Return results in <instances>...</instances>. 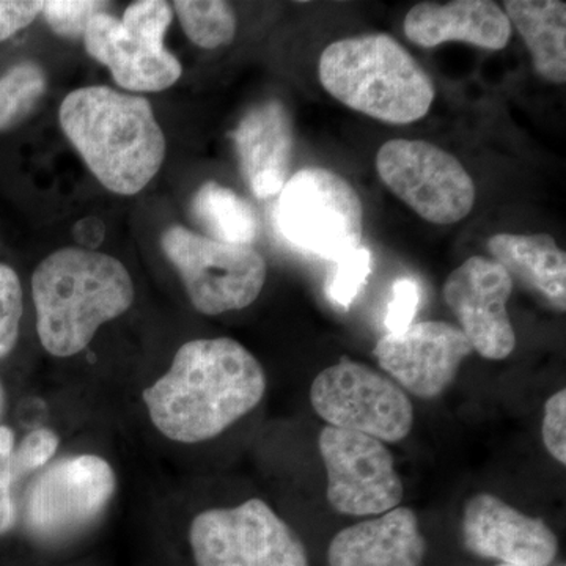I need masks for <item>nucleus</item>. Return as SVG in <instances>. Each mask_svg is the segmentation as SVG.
<instances>
[{
  "label": "nucleus",
  "mask_w": 566,
  "mask_h": 566,
  "mask_svg": "<svg viewBox=\"0 0 566 566\" xmlns=\"http://www.w3.org/2000/svg\"><path fill=\"white\" fill-rule=\"evenodd\" d=\"M427 542L415 510L390 512L338 532L327 549L329 566H422Z\"/></svg>",
  "instance_id": "nucleus-17"
},
{
  "label": "nucleus",
  "mask_w": 566,
  "mask_h": 566,
  "mask_svg": "<svg viewBox=\"0 0 566 566\" xmlns=\"http://www.w3.org/2000/svg\"><path fill=\"white\" fill-rule=\"evenodd\" d=\"M188 39L205 50L229 44L237 33V17L222 0H177L174 3Z\"/></svg>",
  "instance_id": "nucleus-22"
},
{
  "label": "nucleus",
  "mask_w": 566,
  "mask_h": 566,
  "mask_svg": "<svg viewBox=\"0 0 566 566\" xmlns=\"http://www.w3.org/2000/svg\"><path fill=\"white\" fill-rule=\"evenodd\" d=\"M172 20L174 11L170 3L163 0H140L125 10L120 21L129 32L148 41L153 46L166 48L164 36Z\"/></svg>",
  "instance_id": "nucleus-27"
},
{
  "label": "nucleus",
  "mask_w": 566,
  "mask_h": 566,
  "mask_svg": "<svg viewBox=\"0 0 566 566\" xmlns=\"http://www.w3.org/2000/svg\"><path fill=\"white\" fill-rule=\"evenodd\" d=\"M24 297L13 268L0 263V359L9 356L20 337Z\"/></svg>",
  "instance_id": "nucleus-25"
},
{
  "label": "nucleus",
  "mask_w": 566,
  "mask_h": 566,
  "mask_svg": "<svg viewBox=\"0 0 566 566\" xmlns=\"http://www.w3.org/2000/svg\"><path fill=\"white\" fill-rule=\"evenodd\" d=\"M3 406H6V392H3V386L0 382V417H2Z\"/></svg>",
  "instance_id": "nucleus-34"
},
{
  "label": "nucleus",
  "mask_w": 566,
  "mask_h": 566,
  "mask_svg": "<svg viewBox=\"0 0 566 566\" xmlns=\"http://www.w3.org/2000/svg\"><path fill=\"white\" fill-rule=\"evenodd\" d=\"M513 277L485 256H471L444 283V300L460 322L474 352L490 360H504L516 346L506 303Z\"/></svg>",
  "instance_id": "nucleus-12"
},
{
  "label": "nucleus",
  "mask_w": 566,
  "mask_h": 566,
  "mask_svg": "<svg viewBox=\"0 0 566 566\" xmlns=\"http://www.w3.org/2000/svg\"><path fill=\"white\" fill-rule=\"evenodd\" d=\"M115 491L117 475L106 458L95 453L63 458L29 490L25 526L43 545H65L103 515Z\"/></svg>",
  "instance_id": "nucleus-9"
},
{
  "label": "nucleus",
  "mask_w": 566,
  "mask_h": 566,
  "mask_svg": "<svg viewBox=\"0 0 566 566\" xmlns=\"http://www.w3.org/2000/svg\"><path fill=\"white\" fill-rule=\"evenodd\" d=\"M311 403L329 427L356 431L379 441H403L415 424L411 398L394 379L342 357L312 382Z\"/></svg>",
  "instance_id": "nucleus-8"
},
{
  "label": "nucleus",
  "mask_w": 566,
  "mask_h": 566,
  "mask_svg": "<svg viewBox=\"0 0 566 566\" xmlns=\"http://www.w3.org/2000/svg\"><path fill=\"white\" fill-rule=\"evenodd\" d=\"M74 238H76L81 244L95 248V245L102 243L104 238L103 222L96 218L82 219V221L77 222L76 227H74Z\"/></svg>",
  "instance_id": "nucleus-33"
},
{
  "label": "nucleus",
  "mask_w": 566,
  "mask_h": 566,
  "mask_svg": "<svg viewBox=\"0 0 566 566\" xmlns=\"http://www.w3.org/2000/svg\"><path fill=\"white\" fill-rule=\"evenodd\" d=\"M82 39L88 54L126 91L161 92L180 80L181 63L174 54L134 35L111 14L93 18Z\"/></svg>",
  "instance_id": "nucleus-16"
},
{
  "label": "nucleus",
  "mask_w": 566,
  "mask_h": 566,
  "mask_svg": "<svg viewBox=\"0 0 566 566\" xmlns=\"http://www.w3.org/2000/svg\"><path fill=\"white\" fill-rule=\"evenodd\" d=\"M497 566H516V565L499 564Z\"/></svg>",
  "instance_id": "nucleus-35"
},
{
  "label": "nucleus",
  "mask_w": 566,
  "mask_h": 566,
  "mask_svg": "<svg viewBox=\"0 0 566 566\" xmlns=\"http://www.w3.org/2000/svg\"><path fill=\"white\" fill-rule=\"evenodd\" d=\"M46 92V76L36 63L21 62L0 77V132L24 120Z\"/></svg>",
  "instance_id": "nucleus-23"
},
{
  "label": "nucleus",
  "mask_w": 566,
  "mask_h": 566,
  "mask_svg": "<svg viewBox=\"0 0 566 566\" xmlns=\"http://www.w3.org/2000/svg\"><path fill=\"white\" fill-rule=\"evenodd\" d=\"M420 303V289L416 281L405 277L394 283L392 300L387 305L386 327L389 333H401L415 323Z\"/></svg>",
  "instance_id": "nucleus-30"
},
{
  "label": "nucleus",
  "mask_w": 566,
  "mask_h": 566,
  "mask_svg": "<svg viewBox=\"0 0 566 566\" xmlns=\"http://www.w3.org/2000/svg\"><path fill=\"white\" fill-rule=\"evenodd\" d=\"M472 352L474 348L460 327L420 322L401 333L386 334L376 344L374 356L405 392L433 400L452 385Z\"/></svg>",
  "instance_id": "nucleus-13"
},
{
  "label": "nucleus",
  "mask_w": 566,
  "mask_h": 566,
  "mask_svg": "<svg viewBox=\"0 0 566 566\" xmlns=\"http://www.w3.org/2000/svg\"><path fill=\"white\" fill-rule=\"evenodd\" d=\"M134 283L120 260L66 248L51 253L32 275L36 334L51 356L84 352L103 324L134 303Z\"/></svg>",
  "instance_id": "nucleus-3"
},
{
  "label": "nucleus",
  "mask_w": 566,
  "mask_h": 566,
  "mask_svg": "<svg viewBox=\"0 0 566 566\" xmlns=\"http://www.w3.org/2000/svg\"><path fill=\"white\" fill-rule=\"evenodd\" d=\"M543 442L547 452L560 464H566V390L547 398L543 416Z\"/></svg>",
  "instance_id": "nucleus-31"
},
{
  "label": "nucleus",
  "mask_w": 566,
  "mask_h": 566,
  "mask_svg": "<svg viewBox=\"0 0 566 566\" xmlns=\"http://www.w3.org/2000/svg\"><path fill=\"white\" fill-rule=\"evenodd\" d=\"M63 133L109 191L140 192L166 158V137L144 96L104 85L80 88L63 99Z\"/></svg>",
  "instance_id": "nucleus-2"
},
{
  "label": "nucleus",
  "mask_w": 566,
  "mask_h": 566,
  "mask_svg": "<svg viewBox=\"0 0 566 566\" xmlns=\"http://www.w3.org/2000/svg\"><path fill=\"white\" fill-rule=\"evenodd\" d=\"M161 245L200 314L243 311L262 293L266 262L252 245L219 243L181 226L166 230Z\"/></svg>",
  "instance_id": "nucleus-7"
},
{
  "label": "nucleus",
  "mask_w": 566,
  "mask_h": 566,
  "mask_svg": "<svg viewBox=\"0 0 566 566\" xmlns=\"http://www.w3.org/2000/svg\"><path fill=\"white\" fill-rule=\"evenodd\" d=\"M266 389L262 364L240 342L197 338L178 348L142 400L158 433L193 446L226 433L262 403Z\"/></svg>",
  "instance_id": "nucleus-1"
},
{
  "label": "nucleus",
  "mask_w": 566,
  "mask_h": 566,
  "mask_svg": "<svg viewBox=\"0 0 566 566\" xmlns=\"http://www.w3.org/2000/svg\"><path fill=\"white\" fill-rule=\"evenodd\" d=\"M318 77L337 102L389 125L422 120L434 102L427 71L387 33L334 41L319 55Z\"/></svg>",
  "instance_id": "nucleus-4"
},
{
  "label": "nucleus",
  "mask_w": 566,
  "mask_h": 566,
  "mask_svg": "<svg viewBox=\"0 0 566 566\" xmlns=\"http://www.w3.org/2000/svg\"><path fill=\"white\" fill-rule=\"evenodd\" d=\"M169 557L172 566H311L300 535L259 497L203 510Z\"/></svg>",
  "instance_id": "nucleus-5"
},
{
  "label": "nucleus",
  "mask_w": 566,
  "mask_h": 566,
  "mask_svg": "<svg viewBox=\"0 0 566 566\" xmlns=\"http://www.w3.org/2000/svg\"><path fill=\"white\" fill-rule=\"evenodd\" d=\"M275 221L294 248L333 262L363 244L359 193L322 167H305L290 177L279 193Z\"/></svg>",
  "instance_id": "nucleus-6"
},
{
  "label": "nucleus",
  "mask_w": 566,
  "mask_h": 566,
  "mask_svg": "<svg viewBox=\"0 0 566 566\" xmlns=\"http://www.w3.org/2000/svg\"><path fill=\"white\" fill-rule=\"evenodd\" d=\"M43 2H17L0 0V41L31 25L41 13Z\"/></svg>",
  "instance_id": "nucleus-32"
},
{
  "label": "nucleus",
  "mask_w": 566,
  "mask_h": 566,
  "mask_svg": "<svg viewBox=\"0 0 566 566\" xmlns=\"http://www.w3.org/2000/svg\"><path fill=\"white\" fill-rule=\"evenodd\" d=\"M505 14L515 25L534 69L553 84L566 81V3L560 0H506Z\"/></svg>",
  "instance_id": "nucleus-20"
},
{
  "label": "nucleus",
  "mask_w": 566,
  "mask_h": 566,
  "mask_svg": "<svg viewBox=\"0 0 566 566\" xmlns=\"http://www.w3.org/2000/svg\"><path fill=\"white\" fill-rule=\"evenodd\" d=\"M403 29L417 46L461 41L488 51L504 50L513 32L505 11L490 0L420 2L406 14Z\"/></svg>",
  "instance_id": "nucleus-18"
},
{
  "label": "nucleus",
  "mask_w": 566,
  "mask_h": 566,
  "mask_svg": "<svg viewBox=\"0 0 566 566\" xmlns=\"http://www.w3.org/2000/svg\"><path fill=\"white\" fill-rule=\"evenodd\" d=\"M379 178L420 218L449 226L468 218L475 185L455 156L424 140L386 142L376 155Z\"/></svg>",
  "instance_id": "nucleus-10"
},
{
  "label": "nucleus",
  "mask_w": 566,
  "mask_h": 566,
  "mask_svg": "<svg viewBox=\"0 0 566 566\" xmlns=\"http://www.w3.org/2000/svg\"><path fill=\"white\" fill-rule=\"evenodd\" d=\"M319 455L327 474V502L346 516H379L400 506L405 486L385 442L340 428H323Z\"/></svg>",
  "instance_id": "nucleus-11"
},
{
  "label": "nucleus",
  "mask_w": 566,
  "mask_h": 566,
  "mask_svg": "<svg viewBox=\"0 0 566 566\" xmlns=\"http://www.w3.org/2000/svg\"><path fill=\"white\" fill-rule=\"evenodd\" d=\"M494 262L510 275L546 297L557 311L566 308V255L547 233H497L486 243Z\"/></svg>",
  "instance_id": "nucleus-19"
},
{
  "label": "nucleus",
  "mask_w": 566,
  "mask_h": 566,
  "mask_svg": "<svg viewBox=\"0 0 566 566\" xmlns=\"http://www.w3.org/2000/svg\"><path fill=\"white\" fill-rule=\"evenodd\" d=\"M230 136L253 196H279L292 177L294 134L289 109L279 99L259 104Z\"/></svg>",
  "instance_id": "nucleus-15"
},
{
  "label": "nucleus",
  "mask_w": 566,
  "mask_h": 566,
  "mask_svg": "<svg viewBox=\"0 0 566 566\" xmlns=\"http://www.w3.org/2000/svg\"><path fill=\"white\" fill-rule=\"evenodd\" d=\"M461 535L469 553L506 565L549 566L558 553L557 535L545 521L488 493L469 499Z\"/></svg>",
  "instance_id": "nucleus-14"
},
{
  "label": "nucleus",
  "mask_w": 566,
  "mask_h": 566,
  "mask_svg": "<svg viewBox=\"0 0 566 566\" xmlns=\"http://www.w3.org/2000/svg\"><path fill=\"white\" fill-rule=\"evenodd\" d=\"M109 3L95 0H48L41 13L46 18L52 31L66 39L84 36L85 29L93 18L104 13Z\"/></svg>",
  "instance_id": "nucleus-26"
},
{
  "label": "nucleus",
  "mask_w": 566,
  "mask_h": 566,
  "mask_svg": "<svg viewBox=\"0 0 566 566\" xmlns=\"http://www.w3.org/2000/svg\"><path fill=\"white\" fill-rule=\"evenodd\" d=\"M61 446V436L51 428L41 427L24 436L13 452V475L31 474L44 468Z\"/></svg>",
  "instance_id": "nucleus-28"
},
{
  "label": "nucleus",
  "mask_w": 566,
  "mask_h": 566,
  "mask_svg": "<svg viewBox=\"0 0 566 566\" xmlns=\"http://www.w3.org/2000/svg\"><path fill=\"white\" fill-rule=\"evenodd\" d=\"M192 214L211 240L251 245L260 233V221L251 205L219 182H205L192 200Z\"/></svg>",
  "instance_id": "nucleus-21"
},
{
  "label": "nucleus",
  "mask_w": 566,
  "mask_h": 566,
  "mask_svg": "<svg viewBox=\"0 0 566 566\" xmlns=\"http://www.w3.org/2000/svg\"><path fill=\"white\" fill-rule=\"evenodd\" d=\"M371 264H374V256L367 248L354 249L353 252L335 260V271L326 282L327 297L337 307L348 311L349 305L367 283Z\"/></svg>",
  "instance_id": "nucleus-24"
},
{
  "label": "nucleus",
  "mask_w": 566,
  "mask_h": 566,
  "mask_svg": "<svg viewBox=\"0 0 566 566\" xmlns=\"http://www.w3.org/2000/svg\"><path fill=\"white\" fill-rule=\"evenodd\" d=\"M14 433L11 428L0 424V536L9 534L17 523L13 494Z\"/></svg>",
  "instance_id": "nucleus-29"
}]
</instances>
